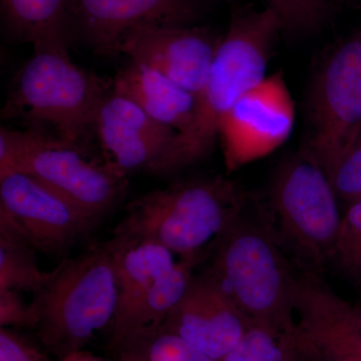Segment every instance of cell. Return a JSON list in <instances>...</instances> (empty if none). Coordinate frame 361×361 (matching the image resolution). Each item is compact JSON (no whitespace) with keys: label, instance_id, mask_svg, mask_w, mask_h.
<instances>
[{"label":"cell","instance_id":"1","mask_svg":"<svg viewBox=\"0 0 361 361\" xmlns=\"http://www.w3.org/2000/svg\"><path fill=\"white\" fill-rule=\"evenodd\" d=\"M283 30L271 7L243 9L233 16L221 37L206 84L197 97L193 121L179 133L149 173L167 175L203 160L219 140L221 123L240 97L266 78L275 37Z\"/></svg>","mask_w":361,"mask_h":361},{"label":"cell","instance_id":"2","mask_svg":"<svg viewBox=\"0 0 361 361\" xmlns=\"http://www.w3.org/2000/svg\"><path fill=\"white\" fill-rule=\"evenodd\" d=\"M246 203L239 185L225 178L180 183L130 202L114 236L160 244L197 265Z\"/></svg>","mask_w":361,"mask_h":361},{"label":"cell","instance_id":"3","mask_svg":"<svg viewBox=\"0 0 361 361\" xmlns=\"http://www.w3.org/2000/svg\"><path fill=\"white\" fill-rule=\"evenodd\" d=\"M212 253L209 272L251 325L295 331L297 275L262 213L251 217L244 209L216 241Z\"/></svg>","mask_w":361,"mask_h":361},{"label":"cell","instance_id":"4","mask_svg":"<svg viewBox=\"0 0 361 361\" xmlns=\"http://www.w3.org/2000/svg\"><path fill=\"white\" fill-rule=\"evenodd\" d=\"M39 341L58 360L84 348L111 325L118 303L116 247L111 238L78 257L66 259L35 294Z\"/></svg>","mask_w":361,"mask_h":361},{"label":"cell","instance_id":"5","mask_svg":"<svg viewBox=\"0 0 361 361\" xmlns=\"http://www.w3.org/2000/svg\"><path fill=\"white\" fill-rule=\"evenodd\" d=\"M262 215L289 261L322 276L334 260L342 217L331 183L310 152L303 149L277 169Z\"/></svg>","mask_w":361,"mask_h":361},{"label":"cell","instance_id":"6","mask_svg":"<svg viewBox=\"0 0 361 361\" xmlns=\"http://www.w3.org/2000/svg\"><path fill=\"white\" fill-rule=\"evenodd\" d=\"M113 80L80 68L68 49L35 51L14 78L2 118L18 120L28 129L84 146L94 135V120Z\"/></svg>","mask_w":361,"mask_h":361},{"label":"cell","instance_id":"7","mask_svg":"<svg viewBox=\"0 0 361 361\" xmlns=\"http://www.w3.org/2000/svg\"><path fill=\"white\" fill-rule=\"evenodd\" d=\"M8 172L32 176L97 223L128 187L126 176L87 159L82 146L30 129L0 130V174Z\"/></svg>","mask_w":361,"mask_h":361},{"label":"cell","instance_id":"8","mask_svg":"<svg viewBox=\"0 0 361 361\" xmlns=\"http://www.w3.org/2000/svg\"><path fill=\"white\" fill-rule=\"evenodd\" d=\"M306 151L325 173L361 134V33L337 45L320 66L311 90Z\"/></svg>","mask_w":361,"mask_h":361},{"label":"cell","instance_id":"9","mask_svg":"<svg viewBox=\"0 0 361 361\" xmlns=\"http://www.w3.org/2000/svg\"><path fill=\"white\" fill-rule=\"evenodd\" d=\"M99 224L32 176L0 174V237L44 253L63 254Z\"/></svg>","mask_w":361,"mask_h":361},{"label":"cell","instance_id":"10","mask_svg":"<svg viewBox=\"0 0 361 361\" xmlns=\"http://www.w3.org/2000/svg\"><path fill=\"white\" fill-rule=\"evenodd\" d=\"M295 106L282 73L266 77L240 97L221 123L227 172L269 155L290 135Z\"/></svg>","mask_w":361,"mask_h":361},{"label":"cell","instance_id":"11","mask_svg":"<svg viewBox=\"0 0 361 361\" xmlns=\"http://www.w3.org/2000/svg\"><path fill=\"white\" fill-rule=\"evenodd\" d=\"M221 39L190 25H147L121 40L118 54L153 68L198 97L206 84Z\"/></svg>","mask_w":361,"mask_h":361},{"label":"cell","instance_id":"12","mask_svg":"<svg viewBox=\"0 0 361 361\" xmlns=\"http://www.w3.org/2000/svg\"><path fill=\"white\" fill-rule=\"evenodd\" d=\"M160 326L221 361L243 338L251 323L207 271L194 274L184 296Z\"/></svg>","mask_w":361,"mask_h":361},{"label":"cell","instance_id":"13","mask_svg":"<svg viewBox=\"0 0 361 361\" xmlns=\"http://www.w3.org/2000/svg\"><path fill=\"white\" fill-rule=\"evenodd\" d=\"M198 13L196 0H71L68 27L97 54L111 56L135 28L190 25Z\"/></svg>","mask_w":361,"mask_h":361},{"label":"cell","instance_id":"14","mask_svg":"<svg viewBox=\"0 0 361 361\" xmlns=\"http://www.w3.org/2000/svg\"><path fill=\"white\" fill-rule=\"evenodd\" d=\"M177 135L113 89L94 120V135L103 151L104 163L126 177L135 171L149 173L167 154Z\"/></svg>","mask_w":361,"mask_h":361},{"label":"cell","instance_id":"15","mask_svg":"<svg viewBox=\"0 0 361 361\" xmlns=\"http://www.w3.org/2000/svg\"><path fill=\"white\" fill-rule=\"evenodd\" d=\"M297 334L314 361H361L355 310L319 277L301 274L295 289Z\"/></svg>","mask_w":361,"mask_h":361},{"label":"cell","instance_id":"16","mask_svg":"<svg viewBox=\"0 0 361 361\" xmlns=\"http://www.w3.org/2000/svg\"><path fill=\"white\" fill-rule=\"evenodd\" d=\"M113 239L116 247L118 303L111 331L116 344L135 329L149 296L179 258L154 242L128 241L116 236Z\"/></svg>","mask_w":361,"mask_h":361},{"label":"cell","instance_id":"17","mask_svg":"<svg viewBox=\"0 0 361 361\" xmlns=\"http://www.w3.org/2000/svg\"><path fill=\"white\" fill-rule=\"evenodd\" d=\"M113 90L178 134L193 121L197 97L149 66L132 61L116 75Z\"/></svg>","mask_w":361,"mask_h":361},{"label":"cell","instance_id":"18","mask_svg":"<svg viewBox=\"0 0 361 361\" xmlns=\"http://www.w3.org/2000/svg\"><path fill=\"white\" fill-rule=\"evenodd\" d=\"M71 0H1L9 32L35 51L68 49Z\"/></svg>","mask_w":361,"mask_h":361},{"label":"cell","instance_id":"19","mask_svg":"<svg viewBox=\"0 0 361 361\" xmlns=\"http://www.w3.org/2000/svg\"><path fill=\"white\" fill-rule=\"evenodd\" d=\"M114 346L118 361H217L160 325L133 330Z\"/></svg>","mask_w":361,"mask_h":361},{"label":"cell","instance_id":"20","mask_svg":"<svg viewBox=\"0 0 361 361\" xmlns=\"http://www.w3.org/2000/svg\"><path fill=\"white\" fill-rule=\"evenodd\" d=\"M221 361H314L293 332L251 325L239 343Z\"/></svg>","mask_w":361,"mask_h":361},{"label":"cell","instance_id":"21","mask_svg":"<svg viewBox=\"0 0 361 361\" xmlns=\"http://www.w3.org/2000/svg\"><path fill=\"white\" fill-rule=\"evenodd\" d=\"M33 247L18 240L0 237V289L37 293L51 272L37 264Z\"/></svg>","mask_w":361,"mask_h":361},{"label":"cell","instance_id":"22","mask_svg":"<svg viewBox=\"0 0 361 361\" xmlns=\"http://www.w3.org/2000/svg\"><path fill=\"white\" fill-rule=\"evenodd\" d=\"M279 16L283 30L313 32L323 25L329 13L326 0H268Z\"/></svg>","mask_w":361,"mask_h":361},{"label":"cell","instance_id":"23","mask_svg":"<svg viewBox=\"0 0 361 361\" xmlns=\"http://www.w3.org/2000/svg\"><path fill=\"white\" fill-rule=\"evenodd\" d=\"M327 177L338 198L350 203L361 199V134Z\"/></svg>","mask_w":361,"mask_h":361},{"label":"cell","instance_id":"24","mask_svg":"<svg viewBox=\"0 0 361 361\" xmlns=\"http://www.w3.org/2000/svg\"><path fill=\"white\" fill-rule=\"evenodd\" d=\"M39 316L32 303H26L20 291L0 289V327L37 329Z\"/></svg>","mask_w":361,"mask_h":361},{"label":"cell","instance_id":"25","mask_svg":"<svg viewBox=\"0 0 361 361\" xmlns=\"http://www.w3.org/2000/svg\"><path fill=\"white\" fill-rule=\"evenodd\" d=\"M0 361H51L32 341L18 330L0 327Z\"/></svg>","mask_w":361,"mask_h":361},{"label":"cell","instance_id":"26","mask_svg":"<svg viewBox=\"0 0 361 361\" xmlns=\"http://www.w3.org/2000/svg\"><path fill=\"white\" fill-rule=\"evenodd\" d=\"M59 361H111L106 358L99 357L92 355V353H85L84 350L78 351V353H71V355L61 358Z\"/></svg>","mask_w":361,"mask_h":361},{"label":"cell","instance_id":"27","mask_svg":"<svg viewBox=\"0 0 361 361\" xmlns=\"http://www.w3.org/2000/svg\"><path fill=\"white\" fill-rule=\"evenodd\" d=\"M356 320H357L358 325H360L361 329V310H355Z\"/></svg>","mask_w":361,"mask_h":361}]
</instances>
